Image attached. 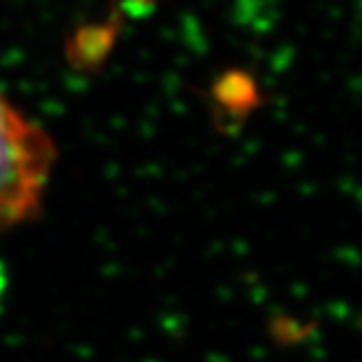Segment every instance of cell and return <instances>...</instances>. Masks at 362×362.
<instances>
[{
  "label": "cell",
  "instance_id": "1",
  "mask_svg": "<svg viewBox=\"0 0 362 362\" xmlns=\"http://www.w3.org/2000/svg\"><path fill=\"white\" fill-rule=\"evenodd\" d=\"M52 165L54 146L45 129L0 92V233L42 207Z\"/></svg>",
  "mask_w": 362,
  "mask_h": 362
}]
</instances>
